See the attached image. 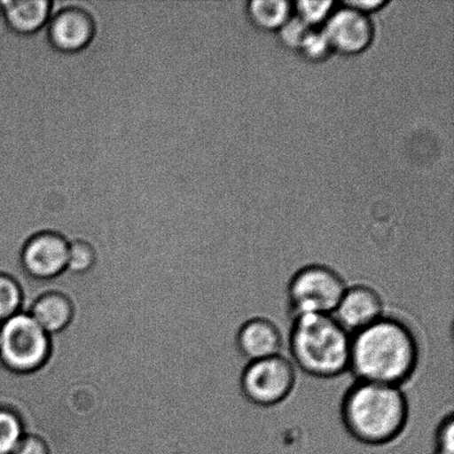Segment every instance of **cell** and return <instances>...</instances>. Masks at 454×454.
<instances>
[{
    "label": "cell",
    "mask_w": 454,
    "mask_h": 454,
    "mask_svg": "<svg viewBox=\"0 0 454 454\" xmlns=\"http://www.w3.org/2000/svg\"><path fill=\"white\" fill-rule=\"evenodd\" d=\"M418 363L419 345L402 320L382 316L351 337L349 371L358 381L400 387L411 380Z\"/></svg>",
    "instance_id": "1"
},
{
    "label": "cell",
    "mask_w": 454,
    "mask_h": 454,
    "mask_svg": "<svg viewBox=\"0 0 454 454\" xmlns=\"http://www.w3.org/2000/svg\"><path fill=\"white\" fill-rule=\"evenodd\" d=\"M340 413L351 437L367 446H384L406 428L409 404L400 387L357 381L342 399Z\"/></svg>",
    "instance_id": "2"
},
{
    "label": "cell",
    "mask_w": 454,
    "mask_h": 454,
    "mask_svg": "<svg viewBox=\"0 0 454 454\" xmlns=\"http://www.w3.org/2000/svg\"><path fill=\"white\" fill-rule=\"evenodd\" d=\"M351 337L333 315L295 316L289 333L293 364L320 380L340 376L349 371Z\"/></svg>",
    "instance_id": "3"
},
{
    "label": "cell",
    "mask_w": 454,
    "mask_h": 454,
    "mask_svg": "<svg viewBox=\"0 0 454 454\" xmlns=\"http://www.w3.org/2000/svg\"><path fill=\"white\" fill-rule=\"evenodd\" d=\"M346 283L332 267L307 265L289 280L287 297L295 316L333 315L346 291Z\"/></svg>",
    "instance_id": "4"
},
{
    "label": "cell",
    "mask_w": 454,
    "mask_h": 454,
    "mask_svg": "<svg viewBox=\"0 0 454 454\" xmlns=\"http://www.w3.org/2000/svg\"><path fill=\"white\" fill-rule=\"evenodd\" d=\"M48 351V335L30 315L18 313L0 325V360L12 371H35Z\"/></svg>",
    "instance_id": "5"
},
{
    "label": "cell",
    "mask_w": 454,
    "mask_h": 454,
    "mask_svg": "<svg viewBox=\"0 0 454 454\" xmlns=\"http://www.w3.org/2000/svg\"><path fill=\"white\" fill-rule=\"evenodd\" d=\"M296 369L282 355L247 364L239 380L240 390L249 403L273 407L292 394L296 384Z\"/></svg>",
    "instance_id": "6"
},
{
    "label": "cell",
    "mask_w": 454,
    "mask_h": 454,
    "mask_svg": "<svg viewBox=\"0 0 454 454\" xmlns=\"http://www.w3.org/2000/svg\"><path fill=\"white\" fill-rule=\"evenodd\" d=\"M53 48L66 53L82 51L91 43L95 27L88 13L75 0H52V12L47 25Z\"/></svg>",
    "instance_id": "7"
},
{
    "label": "cell",
    "mask_w": 454,
    "mask_h": 454,
    "mask_svg": "<svg viewBox=\"0 0 454 454\" xmlns=\"http://www.w3.org/2000/svg\"><path fill=\"white\" fill-rule=\"evenodd\" d=\"M333 52L341 55H360L372 46L375 27L371 16L341 4L328 18L323 30Z\"/></svg>",
    "instance_id": "8"
},
{
    "label": "cell",
    "mask_w": 454,
    "mask_h": 454,
    "mask_svg": "<svg viewBox=\"0 0 454 454\" xmlns=\"http://www.w3.org/2000/svg\"><path fill=\"white\" fill-rule=\"evenodd\" d=\"M333 316L350 335H354L384 316V301L375 289L366 285H356L346 288Z\"/></svg>",
    "instance_id": "9"
},
{
    "label": "cell",
    "mask_w": 454,
    "mask_h": 454,
    "mask_svg": "<svg viewBox=\"0 0 454 454\" xmlns=\"http://www.w3.org/2000/svg\"><path fill=\"white\" fill-rule=\"evenodd\" d=\"M68 243L53 233L35 235L22 252V265L27 273L37 278L59 275L68 264Z\"/></svg>",
    "instance_id": "10"
},
{
    "label": "cell",
    "mask_w": 454,
    "mask_h": 454,
    "mask_svg": "<svg viewBox=\"0 0 454 454\" xmlns=\"http://www.w3.org/2000/svg\"><path fill=\"white\" fill-rule=\"evenodd\" d=\"M236 348L248 363L282 355L283 335L278 325L269 318L247 320L239 328L235 338Z\"/></svg>",
    "instance_id": "11"
},
{
    "label": "cell",
    "mask_w": 454,
    "mask_h": 454,
    "mask_svg": "<svg viewBox=\"0 0 454 454\" xmlns=\"http://www.w3.org/2000/svg\"><path fill=\"white\" fill-rule=\"evenodd\" d=\"M51 12L52 0H0L4 22L20 35H34L43 29Z\"/></svg>",
    "instance_id": "12"
},
{
    "label": "cell",
    "mask_w": 454,
    "mask_h": 454,
    "mask_svg": "<svg viewBox=\"0 0 454 454\" xmlns=\"http://www.w3.org/2000/svg\"><path fill=\"white\" fill-rule=\"evenodd\" d=\"M29 315L47 335L62 331L69 324L73 309L60 294H47L35 301Z\"/></svg>",
    "instance_id": "13"
},
{
    "label": "cell",
    "mask_w": 454,
    "mask_h": 454,
    "mask_svg": "<svg viewBox=\"0 0 454 454\" xmlns=\"http://www.w3.org/2000/svg\"><path fill=\"white\" fill-rule=\"evenodd\" d=\"M293 3L288 0H252L247 12L258 29L278 31L293 17Z\"/></svg>",
    "instance_id": "14"
},
{
    "label": "cell",
    "mask_w": 454,
    "mask_h": 454,
    "mask_svg": "<svg viewBox=\"0 0 454 454\" xmlns=\"http://www.w3.org/2000/svg\"><path fill=\"white\" fill-rule=\"evenodd\" d=\"M294 12H296L298 20L304 22L309 28L316 29L322 24H326L328 18L331 17L332 12L335 11L333 6L335 3L331 0H323V2H310V0H301L293 4Z\"/></svg>",
    "instance_id": "15"
},
{
    "label": "cell",
    "mask_w": 454,
    "mask_h": 454,
    "mask_svg": "<svg viewBox=\"0 0 454 454\" xmlns=\"http://www.w3.org/2000/svg\"><path fill=\"white\" fill-rule=\"evenodd\" d=\"M22 439L20 420L12 412L0 409V454H12Z\"/></svg>",
    "instance_id": "16"
},
{
    "label": "cell",
    "mask_w": 454,
    "mask_h": 454,
    "mask_svg": "<svg viewBox=\"0 0 454 454\" xmlns=\"http://www.w3.org/2000/svg\"><path fill=\"white\" fill-rule=\"evenodd\" d=\"M20 287L12 278L0 275V325L20 313Z\"/></svg>",
    "instance_id": "17"
},
{
    "label": "cell",
    "mask_w": 454,
    "mask_h": 454,
    "mask_svg": "<svg viewBox=\"0 0 454 454\" xmlns=\"http://www.w3.org/2000/svg\"><path fill=\"white\" fill-rule=\"evenodd\" d=\"M298 51L301 53L307 60L313 62H322L326 60L332 55L331 44H329L326 35L323 30L311 29L306 35L304 42L301 44Z\"/></svg>",
    "instance_id": "18"
},
{
    "label": "cell",
    "mask_w": 454,
    "mask_h": 454,
    "mask_svg": "<svg viewBox=\"0 0 454 454\" xmlns=\"http://www.w3.org/2000/svg\"><path fill=\"white\" fill-rule=\"evenodd\" d=\"M68 247L67 270L82 273V271L90 269L95 261V254L87 243L82 242V240H74V242L68 243Z\"/></svg>",
    "instance_id": "19"
},
{
    "label": "cell",
    "mask_w": 454,
    "mask_h": 454,
    "mask_svg": "<svg viewBox=\"0 0 454 454\" xmlns=\"http://www.w3.org/2000/svg\"><path fill=\"white\" fill-rule=\"evenodd\" d=\"M313 28H309L304 22L298 20V18L292 17L278 33L279 35L280 42L289 49L297 51L300 49L301 44L304 42L306 35H309V31Z\"/></svg>",
    "instance_id": "20"
},
{
    "label": "cell",
    "mask_w": 454,
    "mask_h": 454,
    "mask_svg": "<svg viewBox=\"0 0 454 454\" xmlns=\"http://www.w3.org/2000/svg\"><path fill=\"white\" fill-rule=\"evenodd\" d=\"M434 454H454V422L452 415L444 418L435 434Z\"/></svg>",
    "instance_id": "21"
},
{
    "label": "cell",
    "mask_w": 454,
    "mask_h": 454,
    "mask_svg": "<svg viewBox=\"0 0 454 454\" xmlns=\"http://www.w3.org/2000/svg\"><path fill=\"white\" fill-rule=\"evenodd\" d=\"M12 454H48V450L42 440L27 435V437H22L21 442Z\"/></svg>",
    "instance_id": "22"
},
{
    "label": "cell",
    "mask_w": 454,
    "mask_h": 454,
    "mask_svg": "<svg viewBox=\"0 0 454 454\" xmlns=\"http://www.w3.org/2000/svg\"><path fill=\"white\" fill-rule=\"evenodd\" d=\"M341 4L371 16V13L380 11L388 3L384 2V0H364V2L362 0H350V2H344Z\"/></svg>",
    "instance_id": "23"
}]
</instances>
